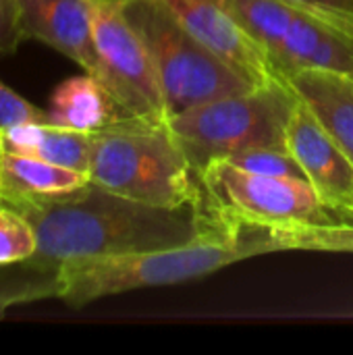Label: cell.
Wrapping results in <instances>:
<instances>
[{
  "instance_id": "obj_19",
  "label": "cell",
  "mask_w": 353,
  "mask_h": 355,
  "mask_svg": "<svg viewBox=\"0 0 353 355\" xmlns=\"http://www.w3.org/2000/svg\"><path fill=\"white\" fill-rule=\"evenodd\" d=\"M35 254V233L15 210L0 208V266L19 264Z\"/></svg>"
},
{
  "instance_id": "obj_4",
  "label": "cell",
  "mask_w": 353,
  "mask_h": 355,
  "mask_svg": "<svg viewBox=\"0 0 353 355\" xmlns=\"http://www.w3.org/2000/svg\"><path fill=\"white\" fill-rule=\"evenodd\" d=\"M298 104V94L281 77L175 114L169 127L200 175L212 160L258 146H285Z\"/></svg>"
},
{
  "instance_id": "obj_21",
  "label": "cell",
  "mask_w": 353,
  "mask_h": 355,
  "mask_svg": "<svg viewBox=\"0 0 353 355\" xmlns=\"http://www.w3.org/2000/svg\"><path fill=\"white\" fill-rule=\"evenodd\" d=\"M25 40L17 0H0V54H10Z\"/></svg>"
},
{
  "instance_id": "obj_2",
  "label": "cell",
  "mask_w": 353,
  "mask_h": 355,
  "mask_svg": "<svg viewBox=\"0 0 353 355\" xmlns=\"http://www.w3.org/2000/svg\"><path fill=\"white\" fill-rule=\"evenodd\" d=\"M258 256L250 237L239 229L218 227L198 239L162 250L64 260L56 268L58 295L69 308L146 287L179 285L208 277L239 260Z\"/></svg>"
},
{
  "instance_id": "obj_15",
  "label": "cell",
  "mask_w": 353,
  "mask_h": 355,
  "mask_svg": "<svg viewBox=\"0 0 353 355\" xmlns=\"http://www.w3.org/2000/svg\"><path fill=\"white\" fill-rule=\"evenodd\" d=\"M94 133L54 123H23L0 131V148L89 175Z\"/></svg>"
},
{
  "instance_id": "obj_16",
  "label": "cell",
  "mask_w": 353,
  "mask_h": 355,
  "mask_svg": "<svg viewBox=\"0 0 353 355\" xmlns=\"http://www.w3.org/2000/svg\"><path fill=\"white\" fill-rule=\"evenodd\" d=\"M258 256L270 252H347L353 254V223L243 227Z\"/></svg>"
},
{
  "instance_id": "obj_8",
  "label": "cell",
  "mask_w": 353,
  "mask_h": 355,
  "mask_svg": "<svg viewBox=\"0 0 353 355\" xmlns=\"http://www.w3.org/2000/svg\"><path fill=\"white\" fill-rule=\"evenodd\" d=\"M96 77L127 116L169 123V106L152 54L129 19L123 0H89Z\"/></svg>"
},
{
  "instance_id": "obj_9",
  "label": "cell",
  "mask_w": 353,
  "mask_h": 355,
  "mask_svg": "<svg viewBox=\"0 0 353 355\" xmlns=\"http://www.w3.org/2000/svg\"><path fill=\"white\" fill-rule=\"evenodd\" d=\"M285 146L318 198L353 223V158L302 100L287 125Z\"/></svg>"
},
{
  "instance_id": "obj_10",
  "label": "cell",
  "mask_w": 353,
  "mask_h": 355,
  "mask_svg": "<svg viewBox=\"0 0 353 355\" xmlns=\"http://www.w3.org/2000/svg\"><path fill=\"white\" fill-rule=\"evenodd\" d=\"M181 23L218 58L254 85L281 79L268 52L241 25L229 0H164Z\"/></svg>"
},
{
  "instance_id": "obj_17",
  "label": "cell",
  "mask_w": 353,
  "mask_h": 355,
  "mask_svg": "<svg viewBox=\"0 0 353 355\" xmlns=\"http://www.w3.org/2000/svg\"><path fill=\"white\" fill-rule=\"evenodd\" d=\"M58 295L56 270L29 262L0 266V320L15 306L35 304Z\"/></svg>"
},
{
  "instance_id": "obj_22",
  "label": "cell",
  "mask_w": 353,
  "mask_h": 355,
  "mask_svg": "<svg viewBox=\"0 0 353 355\" xmlns=\"http://www.w3.org/2000/svg\"><path fill=\"white\" fill-rule=\"evenodd\" d=\"M291 2L308 8L341 15V17H353V0H291Z\"/></svg>"
},
{
  "instance_id": "obj_13",
  "label": "cell",
  "mask_w": 353,
  "mask_h": 355,
  "mask_svg": "<svg viewBox=\"0 0 353 355\" xmlns=\"http://www.w3.org/2000/svg\"><path fill=\"white\" fill-rule=\"evenodd\" d=\"M285 79L353 158V77L302 69L287 73Z\"/></svg>"
},
{
  "instance_id": "obj_1",
  "label": "cell",
  "mask_w": 353,
  "mask_h": 355,
  "mask_svg": "<svg viewBox=\"0 0 353 355\" xmlns=\"http://www.w3.org/2000/svg\"><path fill=\"white\" fill-rule=\"evenodd\" d=\"M35 233V254L25 260L56 270L73 258L117 256L185 245L223 225L200 206L160 208L112 193L96 183L77 196L19 210Z\"/></svg>"
},
{
  "instance_id": "obj_11",
  "label": "cell",
  "mask_w": 353,
  "mask_h": 355,
  "mask_svg": "<svg viewBox=\"0 0 353 355\" xmlns=\"http://www.w3.org/2000/svg\"><path fill=\"white\" fill-rule=\"evenodd\" d=\"M25 40H37L96 77L89 0H17Z\"/></svg>"
},
{
  "instance_id": "obj_14",
  "label": "cell",
  "mask_w": 353,
  "mask_h": 355,
  "mask_svg": "<svg viewBox=\"0 0 353 355\" xmlns=\"http://www.w3.org/2000/svg\"><path fill=\"white\" fill-rule=\"evenodd\" d=\"M50 123L83 133H96L125 119L110 92L89 73L69 77L56 85L50 98Z\"/></svg>"
},
{
  "instance_id": "obj_18",
  "label": "cell",
  "mask_w": 353,
  "mask_h": 355,
  "mask_svg": "<svg viewBox=\"0 0 353 355\" xmlns=\"http://www.w3.org/2000/svg\"><path fill=\"white\" fill-rule=\"evenodd\" d=\"M221 160H227L243 171L258 173V175L293 177V179L308 181L304 168L293 158V154L287 150V146H258V148H250V150L237 152V154H233L229 158H221Z\"/></svg>"
},
{
  "instance_id": "obj_6",
  "label": "cell",
  "mask_w": 353,
  "mask_h": 355,
  "mask_svg": "<svg viewBox=\"0 0 353 355\" xmlns=\"http://www.w3.org/2000/svg\"><path fill=\"white\" fill-rule=\"evenodd\" d=\"M200 210L233 231L350 223L331 210L304 179L258 175L227 160H212L200 171Z\"/></svg>"
},
{
  "instance_id": "obj_7",
  "label": "cell",
  "mask_w": 353,
  "mask_h": 355,
  "mask_svg": "<svg viewBox=\"0 0 353 355\" xmlns=\"http://www.w3.org/2000/svg\"><path fill=\"white\" fill-rule=\"evenodd\" d=\"M229 2L283 77L302 69L353 77V17L308 8L291 0Z\"/></svg>"
},
{
  "instance_id": "obj_12",
  "label": "cell",
  "mask_w": 353,
  "mask_h": 355,
  "mask_svg": "<svg viewBox=\"0 0 353 355\" xmlns=\"http://www.w3.org/2000/svg\"><path fill=\"white\" fill-rule=\"evenodd\" d=\"M89 175L0 148V208L25 210L77 196Z\"/></svg>"
},
{
  "instance_id": "obj_3",
  "label": "cell",
  "mask_w": 353,
  "mask_h": 355,
  "mask_svg": "<svg viewBox=\"0 0 353 355\" xmlns=\"http://www.w3.org/2000/svg\"><path fill=\"white\" fill-rule=\"evenodd\" d=\"M89 181L123 198L160 206H198L200 175L169 123L125 116L94 133Z\"/></svg>"
},
{
  "instance_id": "obj_20",
  "label": "cell",
  "mask_w": 353,
  "mask_h": 355,
  "mask_svg": "<svg viewBox=\"0 0 353 355\" xmlns=\"http://www.w3.org/2000/svg\"><path fill=\"white\" fill-rule=\"evenodd\" d=\"M23 123H50V114L21 98L0 79V131Z\"/></svg>"
},
{
  "instance_id": "obj_5",
  "label": "cell",
  "mask_w": 353,
  "mask_h": 355,
  "mask_svg": "<svg viewBox=\"0 0 353 355\" xmlns=\"http://www.w3.org/2000/svg\"><path fill=\"white\" fill-rule=\"evenodd\" d=\"M123 2L152 54L171 116L254 87L252 81L206 48L164 0Z\"/></svg>"
}]
</instances>
